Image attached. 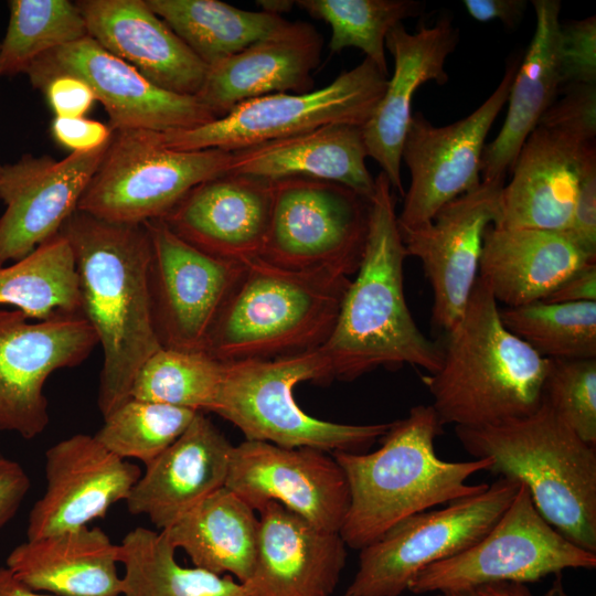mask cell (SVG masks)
I'll return each instance as SVG.
<instances>
[{"label":"cell","instance_id":"obj_1","mask_svg":"<svg viewBox=\"0 0 596 596\" xmlns=\"http://www.w3.org/2000/svg\"><path fill=\"white\" fill-rule=\"evenodd\" d=\"M70 243L81 311L104 360L97 404L106 417L130 398L142 364L162 348L151 306V240L146 223H116L76 210L60 232Z\"/></svg>","mask_w":596,"mask_h":596},{"label":"cell","instance_id":"obj_2","mask_svg":"<svg viewBox=\"0 0 596 596\" xmlns=\"http://www.w3.org/2000/svg\"><path fill=\"white\" fill-rule=\"evenodd\" d=\"M406 257L393 189L381 171L370 201L361 264L342 299L333 330L320 347L332 380L352 381L379 368L397 370L405 364L428 374L440 369V341L423 333L406 302Z\"/></svg>","mask_w":596,"mask_h":596},{"label":"cell","instance_id":"obj_3","mask_svg":"<svg viewBox=\"0 0 596 596\" xmlns=\"http://www.w3.org/2000/svg\"><path fill=\"white\" fill-rule=\"evenodd\" d=\"M443 427L433 406L419 404L390 423L377 450L331 453L350 491L349 510L339 531L347 546L361 550L411 515L488 488V483L467 480L489 470L490 458L446 461L436 455L435 438Z\"/></svg>","mask_w":596,"mask_h":596},{"label":"cell","instance_id":"obj_4","mask_svg":"<svg viewBox=\"0 0 596 596\" xmlns=\"http://www.w3.org/2000/svg\"><path fill=\"white\" fill-rule=\"evenodd\" d=\"M440 343L441 366L423 382L443 426L497 425L541 406L550 360L503 326L498 302L479 277Z\"/></svg>","mask_w":596,"mask_h":596},{"label":"cell","instance_id":"obj_5","mask_svg":"<svg viewBox=\"0 0 596 596\" xmlns=\"http://www.w3.org/2000/svg\"><path fill=\"white\" fill-rule=\"evenodd\" d=\"M488 471L519 480L546 522L581 549L596 553V447L582 440L549 406L482 427H455Z\"/></svg>","mask_w":596,"mask_h":596},{"label":"cell","instance_id":"obj_6","mask_svg":"<svg viewBox=\"0 0 596 596\" xmlns=\"http://www.w3.org/2000/svg\"><path fill=\"white\" fill-rule=\"evenodd\" d=\"M350 281L333 270H290L255 258L223 307L205 352L236 362L318 349L333 330Z\"/></svg>","mask_w":596,"mask_h":596},{"label":"cell","instance_id":"obj_7","mask_svg":"<svg viewBox=\"0 0 596 596\" xmlns=\"http://www.w3.org/2000/svg\"><path fill=\"white\" fill-rule=\"evenodd\" d=\"M330 364L320 348L269 360L224 362L213 413L235 425L246 440L322 451L364 453L390 423L341 424L310 416L294 397L304 381L329 382Z\"/></svg>","mask_w":596,"mask_h":596},{"label":"cell","instance_id":"obj_8","mask_svg":"<svg viewBox=\"0 0 596 596\" xmlns=\"http://www.w3.org/2000/svg\"><path fill=\"white\" fill-rule=\"evenodd\" d=\"M387 76L369 58L319 89L276 93L245 100L225 116L201 126L153 132L174 150L234 151L326 125L363 127L382 98Z\"/></svg>","mask_w":596,"mask_h":596},{"label":"cell","instance_id":"obj_9","mask_svg":"<svg viewBox=\"0 0 596 596\" xmlns=\"http://www.w3.org/2000/svg\"><path fill=\"white\" fill-rule=\"evenodd\" d=\"M231 151L174 150L153 131L114 130L77 210L116 223L162 219L191 189L226 174Z\"/></svg>","mask_w":596,"mask_h":596},{"label":"cell","instance_id":"obj_10","mask_svg":"<svg viewBox=\"0 0 596 596\" xmlns=\"http://www.w3.org/2000/svg\"><path fill=\"white\" fill-rule=\"evenodd\" d=\"M499 477L479 493L411 515L360 550L358 571L342 596H401L424 567L451 557L482 538L520 489Z\"/></svg>","mask_w":596,"mask_h":596},{"label":"cell","instance_id":"obj_11","mask_svg":"<svg viewBox=\"0 0 596 596\" xmlns=\"http://www.w3.org/2000/svg\"><path fill=\"white\" fill-rule=\"evenodd\" d=\"M270 182V219L259 258L290 270L354 275L365 247L371 200L324 180Z\"/></svg>","mask_w":596,"mask_h":596},{"label":"cell","instance_id":"obj_12","mask_svg":"<svg viewBox=\"0 0 596 596\" xmlns=\"http://www.w3.org/2000/svg\"><path fill=\"white\" fill-rule=\"evenodd\" d=\"M596 567V553L578 547L536 510L525 485L476 543L433 563L413 578L414 594L477 589L494 583H533L566 568Z\"/></svg>","mask_w":596,"mask_h":596},{"label":"cell","instance_id":"obj_13","mask_svg":"<svg viewBox=\"0 0 596 596\" xmlns=\"http://www.w3.org/2000/svg\"><path fill=\"white\" fill-rule=\"evenodd\" d=\"M519 64L512 58L492 94L454 124L437 127L422 113L412 114L401 152L411 182L397 215L400 230L428 224L447 203L480 185L486 137L508 100Z\"/></svg>","mask_w":596,"mask_h":596},{"label":"cell","instance_id":"obj_14","mask_svg":"<svg viewBox=\"0 0 596 596\" xmlns=\"http://www.w3.org/2000/svg\"><path fill=\"white\" fill-rule=\"evenodd\" d=\"M30 320L19 310L0 309V430L24 439L41 435L50 423L49 376L77 366L98 344L82 313Z\"/></svg>","mask_w":596,"mask_h":596},{"label":"cell","instance_id":"obj_15","mask_svg":"<svg viewBox=\"0 0 596 596\" xmlns=\"http://www.w3.org/2000/svg\"><path fill=\"white\" fill-rule=\"evenodd\" d=\"M151 240L149 286L163 348L205 351L211 331L246 264L211 256L160 220L146 222Z\"/></svg>","mask_w":596,"mask_h":596},{"label":"cell","instance_id":"obj_16","mask_svg":"<svg viewBox=\"0 0 596 596\" xmlns=\"http://www.w3.org/2000/svg\"><path fill=\"white\" fill-rule=\"evenodd\" d=\"M25 74L39 89L57 75L82 78L103 104L113 130L166 132L216 119L196 96L175 94L155 85L91 36L43 54Z\"/></svg>","mask_w":596,"mask_h":596},{"label":"cell","instance_id":"obj_17","mask_svg":"<svg viewBox=\"0 0 596 596\" xmlns=\"http://www.w3.org/2000/svg\"><path fill=\"white\" fill-rule=\"evenodd\" d=\"M225 487L256 511L275 501L332 532L340 531L350 505L342 468L311 447L245 439L233 447Z\"/></svg>","mask_w":596,"mask_h":596},{"label":"cell","instance_id":"obj_18","mask_svg":"<svg viewBox=\"0 0 596 596\" xmlns=\"http://www.w3.org/2000/svg\"><path fill=\"white\" fill-rule=\"evenodd\" d=\"M504 182H482L443 206L426 225L400 230L433 291L432 323L444 333L461 318L477 281L486 230L499 216Z\"/></svg>","mask_w":596,"mask_h":596},{"label":"cell","instance_id":"obj_19","mask_svg":"<svg viewBox=\"0 0 596 596\" xmlns=\"http://www.w3.org/2000/svg\"><path fill=\"white\" fill-rule=\"evenodd\" d=\"M109 143V142H108ZM108 143L62 160L24 155L1 164L0 266L17 262L56 234L77 210Z\"/></svg>","mask_w":596,"mask_h":596},{"label":"cell","instance_id":"obj_20","mask_svg":"<svg viewBox=\"0 0 596 596\" xmlns=\"http://www.w3.org/2000/svg\"><path fill=\"white\" fill-rule=\"evenodd\" d=\"M46 486L30 510L28 540L87 526L126 501L141 470L95 436L75 434L45 451Z\"/></svg>","mask_w":596,"mask_h":596},{"label":"cell","instance_id":"obj_21","mask_svg":"<svg viewBox=\"0 0 596 596\" xmlns=\"http://www.w3.org/2000/svg\"><path fill=\"white\" fill-rule=\"evenodd\" d=\"M272 200L270 181L226 173L191 189L160 220L195 248L247 264L262 254Z\"/></svg>","mask_w":596,"mask_h":596},{"label":"cell","instance_id":"obj_22","mask_svg":"<svg viewBox=\"0 0 596 596\" xmlns=\"http://www.w3.org/2000/svg\"><path fill=\"white\" fill-rule=\"evenodd\" d=\"M459 31L449 17L433 26L421 25L411 33L402 23L386 35L385 46L394 60V72L369 120L362 127L371 157L389 179L393 190L404 196L401 178V152L412 117V100L423 84L448 81L445 63L458 43Z\"/></svg>","mask_w":596,"mask_h":596},{"label":"cell","instance_id":"obj_23","mask_svg":"<svg viewBox=\"0 0 596 596\" xmlns=\"http://www.w3.org/2000/svg\"><path fill=\"white\" fill-rule=\"evenodd\" d=\"M257 555L244 583L254 596H331L345 566L339 532L320 529L283 504L259 510Z\"/></svg>","mask_w":596,"mask_h":596},{"label":"cell","instance_id":"obj_24","mask_svg":"<svg viewBox=\"0 0 596 596\" xmlns=\"http://www.w3.org/2000/svg\"><path fill=\"white\" fill-rule=\"evenodd\" d=\"M233 447L203 412L196 413L184 433L146 465L125 501L127 510L147 515L160 531L170 528L225 487Z\"/></svg>","mask_w":596,"mask_h":596},{"label":"cell","instance_id":"obj_25","mask_svg":"<svg viewBox=\"0 0 596 596\" xmlns=\"http://www.w3.org/2000/svg\"><path fill=\"white\" fill-rule=\"evenodd\" d=\"M88 36L155 85L196 96L209 66L159 18L146 0H79Z\"/></svg>","mask_w":596,"mask_h":596},{"label":"cell","instance_id":"obj_26","mask_svg":"<svg viewBox=\"0 0 596 596\" xmlns=\"http://www.w3.org/2000/svg\"><path fill=\"white\" fill-rule=\"evenodd\" d=\"M322 44L312 24L287 21L273 34L210 66L196 97L221 118L252 98L310 92Z\"/></svg>","mask_w":596,"mask_h":596},{"label":"cell","instance_id":"obj_27","mask_svg":"<svg viewBox=\"0 0 596 596\" xmlns=\"http://www.w3.org/2000/svg\"><path fill=\"white\" fill-rule=\"evenodd\" d=\"M589 143L538 126L517 156L511 181L501 189L499 216L493 226L564 232Z\"/></svg>","mask_w":596,"mask_h":596},{"label":"cell","instance_id":"obj_28","mask_svg":"<svg viewBox=\"0 0 596 596\" xmlns=\"http://www.w3.org/2000/svg\"><path fill=\"white\" fill-rule=\"evenodd\" d=\"M227 173L266 181L309 178L345 185L371 200L375 178L366 167L362 127L326 125L231 151Z\"/></svg>","mask_w":596,"mask_h":596},{"label":"cell","instance_id":"obj_29","mask_svg":"<svg viewBox=\"0 0 596 596\" xmlns=\"http://www.w3.org/2000/svg\"><path fill=\"white\" fill-rule=\"evenodd\" d=\"M589 259L563 233L489 226L478 277L505 307L544 300Z\"/></svg>","mask_w":596,"mask_h":596},{"label":"cell","instance_id":"obj_30","mask_svg":"<svg viewBox=\"0 0 596 596\" xmlns=\"http://www.w3.org/2000/svg\"><path fill=\"white\" fill-rule=\"evenodd\" d=\"M118 544L97 526L26 540L7 567L26 586L53 596H120Z\"/></svg>","mask_w":596,"mask_h":596},{"label":"cell","instance_id":"obj_31","mask_svg":"<svg viewBox=\"0 0 596 596\" xmlns=\"http://www.w3.org/2000/svg\"><path fill=\"white\" fill-rule=\"evenodd\" d=\"M532 4L536 19L534 34L514 75L504 123L494 140L483 149L482 182H504L522 145L538 127L561 89V2L534 0Z\"/></svg>","mask_w":596,"mask_h":596},{"label":"cell","instance_id":"obj_32","mask_svg":"<svg viewBox=\"0 0 596 596\" xmlns=\"http://www.w3.org/2000/svg\"><path fill=\"white\" fill-rule=\"evenodd\" d=\"M241 497L223 487L163 530L170 544L193 565L245 583L254 570L259 519Z\"/></svg>","mask_w":596,"mask_h":596},{"label":"cell","instance_id":"obj_33","mask_svg":"<svg viewBox=\"0 0 596 596\" xmlns=\"http://www.w3.org/2000/svg\"><path fill=\"white\" fill-rule=\"evenodd\" d=\"M209 67L273 34L288 20L219 0H146Z\"/></svg>","mask_w":596,"mask_h":596},{"label":"cell","instance_id":"obj_34","mask_svg":"<svg viewBox=\"0 0 596 596\" xmlns=\"http://www.w3.org/2000/svg\"><path fill=\"white\" fill-rule=\"evenodd\" d=\"M118 546L123 596H254L230 575L180 565L162 531L136 526Z\"/></svg>","mask_w":596,"mask_h":596},{"label":"cell","instance_id":"obj_35","mask_svg":"<svg viewBox=\"0 0 596 596\" xmlns=\"http://www.w3.org/2000/svg\"><path fill=\"white\" fill-rule=\"evenodd\" d=\"M0 306L31 320L82 313L73 252L61 233L23 258L0 266Z\"/></svg>","mask_w":596,"mask_h":596},{"label":"cell","instance_id":"obj_36","mask_svg":"<svg viewBox=\"0 0 596 596\" xmlns=\"http://www.w3.org/2000/svg\"><path fill=\"white\" fill-rule=\"evenodd\" d=\"M503 326L549 360L596 359V301H535L500 309Z\"/></svg>","mask_w":596,"mask_h":596},{"label":"cell","instance_id":"obj_37","mask_svg":"<svg viewBox=\"0 0 596 596\" xmlns=\"http://www.w3.org/2000/svg\"><path fill=\"white\" fill-rule=\"evenodd\" d=\"M223 376L224 362L205 351L162 347L138 371L130 397L212 412Z\"/></svg>","mask_w":596,"mask_h":596},{"label":"cell","instance_id":"obj_38","mask_svg":"<svg viewBox=\"0 0 596 596\" xmlns=\"http://www.w3.org/2000/svg\"><path fill=\"white\" fill-rule=\"evenodd\" d=\"M9 24L0 42V75L26 73L43 54L88 36L85 20L70 0H10Z\"/></svg>","mask_w":596,"mask_h":596},{"label":"cell","instance_id":"obj_39","mask_svg":"<svg viewBox=\"0 0 596 596\" xmlns=\"http://www.w3.org/2000/svg\"><path fill=\"white\" fill-rule=\"evenodd\" d=\"M295 4L330 25L331 53L356 47L386 76L387 33L403 20L419 14L425 7L414 0H298Z\"/></svg>","mask_w":596,"mask_h":596},{"label":"cell","instance_id":"obj_40","mask_svg":"<svg viewBox=\"0 0 596 596\" xmlns=\"http://www.w3.org/2000/svg\"><path fill=\"white\" fill-rule=\"evenodd\" d=\"M196 413L130 397L104 417L94 436L116 456L146 466L184 433Z\"/></svg>","mask_w":596,"mask_h":596},{"label":"cell","instance_id":"obj_41","mask_svg":"<svg viewBox=\"0 0 596 596\" xmlns=\"http://www.w3.org/2000/svg\"><path fill=\"white\" fill-rule=\"evenodd\" d=\"M543 401L582 440L596 447V359L550 360Z\"/></svg>","mask_w":596,"mask_h":596},{"label":"cell","instance_id":"obj_42","mask_svg":"<svg viewBox=\"0 0 596 596\" xmlns=\"http://www.w3.org/2000/svg\"><path fill=\"white\" fill-rule=\"evenodd\" d=\"M561 88L596 84V17L561 23L558 40Z\"/></svg>","mask_w":596,"mask_h":596},{"label":"cell","instance_id":"obj_43","mask_svg":"<svg viewBox=\"0 0 596 596\" xmlns=\"http://www.w3.org/2000/svg\"><path fill=\"white\" fill-rule=\"evenodd\" d=\"M538 126L563 132L579 142L595 141L596 84H573L562 87Z\"/></svg>","mask_w":596,"mask_h":596},{"label":"cell","instance_id":"obj_44","mask_svg":"<svg viewBox=\"0 0 596 596\" xmlns=\"http://www.w3.org/2000/svg\"><path fill=\"white\" fill-rule=\"evenodd\" d=\"M583 254L596 260V146L584 155L578 190L571 221L562 232Z\"/></svg>","mask_w":596,"mask_h":596},{"label":"cell","instance_id":"obj_45","mask_svg":"<svg viewBox=\"0 0 596 596\" xmlns=\"http://www.w3.org/2000/svg\"><path fill=\"white\" fill-rule=\"evenodd\" d=\"M40 89L55 117H85L97 100L85 81L68 74L50 78Z\"/></svg>","mask_w":596,"mask_h":596},{"label":"cell","instance_id":"obj_46","mask_svg":"<svg viewBox=\"0 0 596 596\" xmlns=\"http://www.w3.org/2000/svg\"><path fill=\"white\" fill-rule=\"evenodd\" d=\"M114 130L109 125L86 117H54L51 135L72 152H87L107 145Z\"/></svg>","mask_w":596,"mask_h":596},{"label":"cell","instance_id":"obj_47","mask_svg":"<svg viewBox=\"0 0 596 596\" xmlns=\"http://www.w3.org/2000/svg\"><path fill=\"white\" fill-rule=\"evenodd\" d=\"M31 487L24 468L0 455V529L13 519Z\"/></svg>","mask_w":596,"mask_h":596},{"label":"cell","instance_id":"obj_48","mask_svg":"<svg viewBox=\"0 0 596 596\" xmlns=\"http://www.w3.org/2000/svg\"><path fill=\"white\" fill-rule=\"evenodd\" d=\"M542 301H596V262H588L575 270Z\"/></svg>","mask_w":596,"mask_h":596},{"label":"cell","instance_id":"obj_49","mask_svg":"<svg viewBox=\"0 0 596 596\" xmlns=\"http://www.w3.org/2000/svg\"><path fill=\"white\" fill-rule=\"evenodd\" d=\"M464 6L476 21L500 20L508 28L517 25L526 8L523 0H465Z\"/></svg>","mask_w":596,"mask_h":596},{"label":"cell","instance_id":"obj_50","mask_svg":"<svg viewBox=\"0 0 596 596\" xmlns=\"http://www.w3.org/2000/svg\"><path fill=\"white\" fill-rule=\"evenodd\" d=\"M0 596H53L33 590L7 566H0Z\"/></svg>","mask_w":596,"mask_h":596},{"label":"cell","instance_id":"obj_51","mask_svg":"<svg viewBox=\"0 0 596 596\" xmlns=\"http://www.w3.org/2000/svg\"><path fill=\"white\" fill-rule=\"evenodd\" d=\"M481 596H532L526 586L519 583H494L477 588Z\"/></svg>","mask_w":596,"mask_h":596},{"label":"cell","instance_id":"obj_52","mask_svg":"<svg viewBox=\"0 0 596 596\" xmlns=\"http://www.w3.org/2000/svg\"><path fill=\"white\" fill-rule=\"evenodd\" d=\"M256 3L262 8V11L280 15L291 10L295 1L289 0H258Z\"/></svg>","mask_w":596,"mask_h":596},{"label":"cell","instance_id":"obj_53","mask_svg":"<svg viewBox=\"0 0 596 596\" xmlns=\"http://www.w3.org/2000/svg\"><path fill=\"white\" fill-rule=\"evenodd\" d=\"M557 577L554 579L552 587L544 594V596H568L561 582V573L556 574Z\"/></svg>","mask_w":596,"mask_h":596},{"label":"cell","instance_id":"obj_54","mask_svg":"<svg viewBox=\"0 0 596 596\" xmlns=\"http://www.w3.org/2000/svg\"><path fill=\"white\" fill-rule=\"evenodd\" d=\"M436 596H481L477 589H464V590H453L445 593H437Z\"/></svg>","mask_w":596,"mask_h":596},{"label":"cell","instance_id":"obj_55","mask_svg":"<svg viewBox=\"0 0 596 596\" xmlns=\"http://www.w3.org/2000/svg\"><path fill=\"white\" fill-rule=\"evenodd\" d=\"M1 76V75H0ZM0 168H1V163H0Z\"/></svg>","mask_w":596,"mask_h":596},{"label":"cell","instance_id":"obj_56","mask_svg":"<svg viewBox=\"0 0 596 596\" xmlns=\"http://www.w3.org/2000/svg\"><path fill=\"white\" fill-rule=\"evenodd\" d=\"M0 455H1V453H0Z\"/></svg>","mask_w":596,"mask_h":596}]
</instances>
